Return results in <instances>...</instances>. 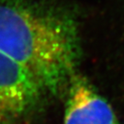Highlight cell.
Instances as JSON below:
<instances>
[{"label": "cell", "mask_w": 124, "mask_h": 124, "mask_svg": "<svg viewBox=\"0 0 124 124\" xmlns=\"http://www.w3.org/2000/svg\"><path fill=\"white\" fill-rule=\"evenodd\" d=\"M0 51L47 96H65L82 55L77 18L50 0H0Z\"/></svg>", "instance_id": "cell-1"}, {"label": "cell", "mask_w": 124, "mask_h": 124, "mask_svg": "<svg viewBox=\"0 0 124 124\" xmlns=\"http://www.w3.org/2000/svg\"><path fill=\"white\" fill-rule=\"evenodd\" d=\"M46 96L25 68L0 51V124H12L24 119Z\"/></svg>", "instance_id": "cell-2"}, {"label": "cell", "mask_w": 124, "mask_h": 124, "mask_svg": "<svg viewBox=\"0 0 124 124\" xmlns=\"http://www.w3.org/2000/svg\"><path fill=\"white\" fill-rule=\"evenodd\" d=\"M65 96L63 124H120L110 104L83 75L73 76Z\"/></svg>", "instance_id": "cell-3"}]
</instances>
